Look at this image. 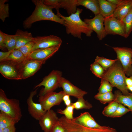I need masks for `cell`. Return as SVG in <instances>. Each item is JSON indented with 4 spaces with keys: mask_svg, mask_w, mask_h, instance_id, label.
I'll use <instances>...</instances> for the list:
<instances>
[{
    "mask_svg": "<svg viewBox=\"0 0 132 132\" xmlns=\"http://www.w3.org/2000/svg\"><path fill=\"white\" fill-rule=\"evenodd\" d=\"M125 83L127 87L132 86V76H130L129 77H126Z\"/></svg>",
    "mask_w": 132,
    "mask_h": 132,
    "instance_id": "obj_45",
    "label": "cell"
},
{
    "mask_svg": "<svg viewBox=\"0 0 132 132\" xmlns=\"http://www.w3.org/2000/svg\"><path fill=\"white\" fill-rule=\"evenodd\" d=\"M104 25L107 35H118L125 37V27L122 20L112 16L105 18Z\"/></svg>",
    "mask_w": 132,
    "mask_h": 132,
    "instance_id": "obj_9",
    "label": "cell"
},
{
    "mask_svg": "<svg viewBox=\"0 0 132 132\" xmlns=\"http://www.w3.org/2000/svg\"><path fill=\"white\" fill-rule=\"evenodd\" d=\"M99 14L104 18L112 16L117 6L108 0H98Z\"/></svg>",
    "mask_w": 132,
    "mask_h": 132,
    "instance_id": "obj_20",
    "label": "cell"
},
{
    "mask_svg": "<svg viewBox=\"0 0 132 132\" xmlns=\"http://www.w3.org/2000/svg\"><path fill=\"white\" fill-rule=\"evenodd\" d=\"M104 19L99 14L95 15L92 18H86L84 20V21L89 25L91 30L96 33L100 40H102L107 35L104 25Z\"/></svg>",
    "mask_w": 132,
    "mask_h": 132,
    "instance_id": "obj_12",
    "label": "cell"
},
{
    "mask_svg": "<svg viewBox=\"0 0 132 132\" xmlns=\"http://www.w3.org/2000/svg\"><path fill=\"white\" fill-rule=\"evenodd\" d=\"M77 6L85 7L91 11L95 15L99 14L98 0H77Z\"/></svg>",
    "mask_w": 132,
    "mask_h": 132,
    "instance_id": "obj_23",
    "label": "cell"
},
{
    "mask_svg": "<svg viewBox=\"0 0 132 132\" xmlns=\"http://www.w3.org/2000/svg\"><path fill=\"white\" fill-rule=\"evenodd\" d=\"M70 96L67 95H65L63 97V100L64 102L70 99Z\"/></svg>",
    "mask_w": 132,
    "mask_h": 132,
    "instance_id": "obj_46",
    "label": "cell"
},
{
    "mask_svg": "<svg viewBox=\"0 0 132 132\" xmlns=\"http://www.w3.org/2000/svg\"><path fill=\"white\" fill-rule=\"evenodd\" d=\"M119 103L114 100L109 103L104 108L102 113L104 116L110 117L115 112Z\"/></svg>",
    "mask_w": 132,
    "mask_h": 132,
    "instance_id": "obj_31",
    "label": "cell"
},
{
    "mask_svg": "<svg viewBox=\"0 0 132 132\" xmlns=\"http://www.w3.org/2000/svg\"><path fill=\"white\" fill-rule=\"evenodd\" d=\"M76 110L89 109L92 107V105L87 100H85L83 97L77 99V100L75 102L72 103Z\"/></svg>",
    "mask_w": 132,
    "mask_h": 132,
    "instance_id": "obj_32",
    "label": "cell"
},
{
    "mask_svg": "<svg viewBox=\"0 0 132 132\" xmlns=\"http://www.w3.org/2000/svg\"><path fill=\"white\" fill-rule=\"evenodd\" d=\"M65 104L66 106H69L72 103L70 99H69L67 100L64 101Z\"/></svg>",
    "mask_w": 132,
    "mask_h": 132,
    "instance_id": "obj_47",
    "label": "cell"
},
{
    "mask_svg": "<svg viewBox=\"0 0 132 132\" xmlns=\"http://www.w3.org/2000/svg\"><path fill=\"white\" fill-rule=\"evenodd\" d=\"M59 3L60 8L65 10L69 16L77 11V0H59Z\"/></svg>",
    "mask_w": 132,
    "mask_h": 132,
    "instance_id": "obj_24",
    "label": "cell"
},
{
    "mask_svg": "<svg viewBox=\"0 0 132 132\" xmlns=\"http://www.w3.org/2000/svg\"><path fill=\"white\" fill-rule=\"evenodd\" d=\"M132 8V0H126L118 6L112 16L120 20H122Z\"/></svg>",
    "mask_w": 132,
    "mask_h": 132,
    "instance_id": "obj_21",
    "label": "cell"
},
{
    "mask_svg": "<svg viewBox=\"0 0 132 132\" xmlns=\"http://www.w3.org/2000/svg\"><path fill=\"white\" fill-rule=\"evenodd\" d=\"M45 63L26 59L21 63V79H25L33 75Z\"/></svg>",
    "mask_w": 132,
    "mask_h": 132,
    "instance_id": "obj_13",
    "label": "cell"
},
{
    "mask_svg": "<svg viewBox=\"0 0 132 132\" xmlns=\"http://www.w3.org/2000/svg\"><path fill=\"white\" fill-rule=\"evenodd\" d=\"M83 11L82 9L77 8L76 12L68 16H65L60 12L56 15L62 19L64 25L66 28V33L71 34L74 37L82 39V33L87 36L90 37L93 31L89 25L81 19L80 14Z\"/></svg>",
    "mask_w": 132,
    "mask_h": 132,
    "instance_id": "obj_1",
    "label": "cell"
},
{
    "mask_svg": "<svg viewBox=\"0 0 132 132\" xmlns=\"http://www.w3.org/2000/svg\"><path fill=\"white\" fill-rule=\"evenodd\" d=\"M125 27V37L127 38L132 31V8L122 20Z\"/></svg>",
    "mask_w": 132,
    "mask_h": 132,
    "instance_id": "obj_29",
    "label": "cell"
},
{
    "mask_svg": "<svg viewBox=\"0 0 132 132\" xmlns=\"http://www.w3.org/2000/svg\"><path fill=\"white\" fill-rule=\"evenodd\" d=\"M32 41L34 43L32 51L39 49L60 46L62 42L60 38L53 35L37 36L33 37Z\"/></svg>",
    "mask_w": 132,
    "mask_h": 132,
    "instance_id": "obj_10",
    "label": "cell"
},
{
    "mask_svg": "<svg viewBox=\"0 0 132 132\" xmlns=\"http://www.w3.org/2000/svg\"><path fill=\"white\" fill-rule=\"evenodd\" d=\"M94 97L103 104L107 103H109L113 101L115 99L114 95L112 92L103 93L98 92L95 96Z\"/></svg>",
    "mask_w": 132,
    "mask_h": 132,
    "instance_id": "obj_27",
    "label": "cell"
},
{
    "mask_svg": "<svg viewBox=\"0 0 132 132\" xmlns=\"http://www.w3.org/2000/svg\"><path fill=\"white\" fill-rule=\"evenodd\" d=\"M72 120L77 123L88 128H99L103 126L98 124L88 112L81 113L79 116L74 117Z\"/></svg>",
    "mask_w": 132,
    "mask_h": 132,
    "instance_id": "obj_18",
    "label": "cell"
},
{
    "mask_svg": "<svg viewBox=\"0 0 132 132\" xmlns=\"http://www.w3.org/2000/svg\"><path fill=\"white\" fill-rule=\"evenodd\" d=\"M117 59L114 60L109 59L103 57L97 56L94 62L99 64L105 71L111 66Z\"/></svg>",
    "mask_w": 132,
    "mask_h": 132,
    "instance_id": "obj_28",
    "label": "cell"
},
{
    "mask_svg": "<svg viewBox=\"0 0 132 132\" xmlns=\"http://www.w3.org/2000/svg\"><path fill=\"white\" fill-rule=\"evenodd\" d=\"M90 69L95 76L101 79L105 72L99 64L94 62L91 64Z\"/></svg>",
    "mask_w": 132,
    "mask_h": 132,
    "instance_id": "obj_34",
    "label": "cell"
},
{
    "mask_svg": "<svg viewBox=\"0 0 132 132\" xmlns=\"http://www.w3.org/2000/svg\"><path fill=\"white\" fill-rule=\"evenodd\" d=\"M116 54L117 59L120 62L126 75L132 76V49L126 47H113Z\"/></svg>",
    "mask_w": 132,
    "mask_h": 132,
    "instance_id": "obj_8",
    "label": "cell"
},
{
    "mask_svg": "<svg viewBox=\"0 0 132 132\" xmlns=\"http://www.w3.org/2000/svg\"><path fill=\"white\" fill-rule=\"evenodd\" d=\"M59 0H44V4L51 9H56L57 13L60 12Z\"/></svg>",
    "mask_w": 132,
    "mask_h": 132,
    "instance_id": "obj_39",
    "label": "cell"
},
{
    "mask_svg": "<svg viewBox=\"0 0 132 132\" xmlns=\"http://www.w3.org/2000/svg\"><path fill=\"white\" fill-rule=\"evenodd\" d=\"M62 75L61 71L53 70L48 75L44 78L42 81L34 88H35L42 86H44V87L42 88L40 91L39 96L54 91L59 87Z\"/></svg>",
    "mask_w": 132,
    "mask_h": 132,
    "instance_id": "obj_6",
    "label": "cell"
},
{
    "mask_svg": "<svg viewBox=\"0 0 132 132\" xmlns=\"http://www.w3.org/2000/svg\"><path fill=\"white\" fill-rule=\"evenodd\" d=\"M65 95L63 91L58 92L53 91L39 96L38 101L42 105L44 110L47 111L54 106L59 105Z\"/></svg>",
    "mask_w": 132,
    "mask_h": 132,
    "instance_id": "obj_11",
    "label": "cell"
},
{
    "mask_svg": "<svg viewBox=\"0 0 132 132\" xmlns=\"http://www.w3.org/2000/svg\"><path fill=\"white\" fill-rule=\"evenodd\" d=\"M21 63L6 60L0 61V72L6 79L21 80Z\"/></svg>",
    "mask_w": 132,
    "mask_h": 132,
    "instance_id": "obj_7",
    "label": "cell"
},
{
    "mask_svg": "<svg viewBox=\"0 0 132 132\" xmlns=\"http://www.w3.org/2000/svg\"><path fill=\"white\" fill-rule=\"evenodd\" d=\"M4 43L8 51L15 49L16 44L15 37L14 35H11L4 33Z\"/></svg>",
    "mask_w": 132,
    "mask_h": 132,
    "instance_id": "obj_30",
    "label": "cell"
},
{
    "mask_svg": "<svg viewBox=\"0 0 132 132\" xmlns=\"http://www.w3.org/2000/svg\"><path fill=\"white\" fill-rule=\"evenodd\" d=\"M34 44V43L33 41L30 42L20 48L18 50L20 51L26 58L32 52Z\"/></svg>",
    "mask_w": 132,
    "mask_h": 132,
    "instance_id": "obj_37",
    "label": "cell"
},
{
    "mask_svg": "<svg viewBox=\"0 0 132 132\" xmlns=\"http://www.w3.org/2000/svg\"><path fill=\"white\" fill-rule=\"evenodd\" d=\"M60 46H57L35 50L33 51L26 59L41 61L45 63L47 60L58 51Z\"/></svg>",
    "mask_w": 132,
    "mask_h": 132,
    "instance_id": "obj_14",
    "label": "cell"
},
{
    "mask_svg": "<svg viewBox=\"0 0 132 132\" xmlns=\"http://www.w3.org/2000/svg\"><path fill=\"white\" fill-rule=\"evenodd\" d=\"M0 48L3 51L6 48L4 43V33L1 30L0 31Z\"/></svg>",
    "mask_w": 132,
    "mask_h": 132,
    "instance_id": "obj_41",
    "label": "cell"
},
{
    "mask_svg": "<svg viewBox=\"0 0 132 132\" xmlns=\"http://www.w3.org/2000/svg\"><path fill=\"white\" fill-rule=\"evenodd\" d=\"M38 89L31 92L27 99V103L29 114L35 119L39 121L46 111L44 110L40 103H35L33 101V97L36 94Z\"/></svg>",
    "mask_w": 132,
    "mask_h": 132,
    "instance_id": "obj_15",
    "label": "cell"
},
{
    "mask_svg": "<svg viewBox=\"0 0 132 132\" xmlns=\"http://www.w3.org/2000/svg\"><path fill=\"white\" fill-rule=\"evenodd\" d=\"M35 5L34 10L31 15L23 22L24 29L30 28L36 22L43 20L53 21L64 25L63 20L53 12L52 9L45 5L44 0H33Z\"/></svg>",
    "mask_w": 132,
    "mask_h": 132,
    "instance_id": "obj_2",
    "label": "cell"
},
{
    "mask_svg": "<svg viewBox=\"0 0 132 132\" xmlns=\"http://www.w3.org/2000/svg\"><path fill=\"white\" fill-rule=\"evenodd\" d=\"M114 95V100L119 103L127 106L132 114V93H130L129 95H124L118 90L115 91Z\"/></svg>",
    "mask_w": 132,
    "mask_h": 132,
    "instance_id": "obj_22",
    "label": "cell"
},
{
    "mask_svg": "<svg viewBox=\"0 0 132 132\" xmlns=\"http://www.w3.org/2000/svg\"><path fill=\"white\" fill-rule=\"evenodd\" d=\"M0 110L19 121L22 116L19 100L8 98L2 89H0Z\"/></svg>",
    "mask_w": 132,
    "mask_h": 132,
    "instance_id": "obj_4",
    "label": "cell"
},
{
    "mask_svg": "<svg viewBox=\"0 0 132 132\" xmlns=\"http://www.w3.org/2000/svg\"><path fill=\"white\" fill-rule=\"evenodd\" d=\"M19 121L6 114L0 112V127L3 129L14 125Z\"/></svg>",
    "mask_w": 132,
    "mask_h": 132,
    "instance_id": "obj_25",
    "label": "cell"
},
{
    "mask_svg": "<svg viewBox=\"0 0 132 132\" xmlns=\"http://www.w3.org/2000/svg\"><path fill=\"white\" fill-rule=\"evenodd\" d=\"M131 63L132 64V58L131 60Z\"/></svg>",
    "mask_w": 132,
    "mask_h": 132,
    "instance_id": "obj_50",
    "label": "cell"
},
{
    "mask_svg": "<svg viewBox=\"0 0 132 132\" xmlns=\"http://www.w3.org/2000/svg\"><path fill=\"white\" fill-rule=\"evenodd\" d=\"M129 111L130 110L128 108L125 107L122 104L119 103L115 112L110 117H120Z\"/></svg>",
    "mask_w": 132,
    "mask_h": 132,
    "instance_id": "obj_38",
    "label": "cell"
},
{
    "mask_svg": "<svg viewBox=\"0 0 132 132\" xmlns=\"http://www.w3.org/2000/svg\"><path fill=\"white\" fill-rule=\"evenodd\" d=\"M74 109V106L72 104L69 106H66L64 110L59 109L57 110V113L65 115V116L67 119L72 120L74 117H73V110Z\"/></svg>",
    "mask_w": 132,
    "mask_h": 132,
    "instance_id": "obj_35",
    "label": "cell"
},
{
    "mask_svg": "<svg viewBox=\"0 0 132 132\" xmlns=\"http://www.w3.org/2000/svg\"><path fill=\"white\" fill-rule=\"evenodd\" d=\"M12 51H9L6 52H0V62L6 59L9 56Z\"/></svg>",
    "mask_w": 132,
    "mask_h": 132,
    "instance_id": "obj_42",
    "label": "cell"
},
{
    "mask_svg": "<svg viewBox=\"0 0 132 132\" xmlns=\"http://www.w3.org/2000/svg\"><path fill=\"white\" fill-rule=\"evenodd\" d=\"M126 77L121 64L118 59L111 66L105 71L101 79L108 81L113 87L117 88L123 95H128L130 93L125 83Z\"/></svg>",
    "mask_w": 132,
    "mask_h": 132,
    "instance_id": "obj_3",
    "label": "cell"
},
{
    "mask_svg": "<svg viewBox=\"0 0 132 132\" xmlns=\"http://www.w3.org/2000/svg\"><path fill=\"white\" fill-rule=\"evenodd\" d=\"M7 0H0V19L4 22L5 19L9 17V6L8 4L5 3Z\"/></svg>",
    "mask_w": 132,
    "mask_h": 132,
    "instance_id": "obj_33",
    "label": "cell"
},
{
    "mask_svg": "<svg viewBox=\"0 0 132 132\" xmlns=\"http://www.w3.org/2000/svg\"><path fill=\"white\" fill-rule=\"evenodd\" d=\"M59 118L53 110L47 111L39 120V123L44 132H50L54 126L58 121Z\"/></svg>",
    "mask_w": 132,
    "mask_h": 132,
    "instance_id": "obj_16",
    "label": "cell"
},
{
    "mask_svg": "<svg viewBox=\"0 0 132 132\" xmlns=\"http://www.w3.org/2000/svg\"><path fill=\"white\" fill-rule=\"evenodd\" d=\"M26 59L22 53L17 49L12 50L8 58L3 60L10 61L21 63Z\"/></svg>",
    "mask_w": 132,
    "mask_h": 132,
    "instance_id": "obj_26",
    "label": "cell"
},
{
    "mask_svg": "<svg viewBox=\"0 0 132 132\" xmlns=\"http://www.w3.org/2000/svg\"><path fill=\"white\" fill-rule=\"evenodd\" d=\"M14 35L16 41L14 50H17L28 43L32 41L33 37L31 33L19 29L17 30Z\"/></svg>",
    "mask_w": 132,
    "mask_h": 132,
    "instance_id": "obj_19",
    "label": "cell"
},
{
    "mask_svg": "<svg viewBox=\"0 0 132 132\" xmlns=\"http://www.w3.org/2000/svg\"><path fill=\"white\" fill-rule=\"evenodd\" d=\"M128 90H129L132 92V86L127 87Z\"/></svg>",
    "mask_w": 132,
    "mask_h": 132,
    "instance_id": "obj_48",
    "label": "cell"
},
{
    "mask_svg": "<svg viewBox=\"0 0 132 132\" xmlns=\"http://www.w3.org/2000/svg\"><path fill=\"white\" fill-rule=\"evenodd\" d=\"M59 87H62L65 95L74 97L77 99L83 97L87 92L74 86L69 81L62 77Z\"/></svg>",
    "mask_w": 132,
    "mask_h": 132,
    "instance_id": "obj_17",
    "label": "cell"
},
{
    "mask_svg": "<svg viewBox=\"0 0 132 132\" xmlns=\"http://www.w3.org/2000/svg\"><path fill=\"white\" fill-rule=\"evenodd\" d=\"M50 132H66V131L58 121L53 127Z\"/></svg>",
    "mask_w": 132,
    "mask_h": 132,
    "instance_id": "obj_40",
    "label": "cell"
},
{
    "mask_svg": "<svg viewBox=\"0 0 132 132\" xmlns=\"http://www.w3.org/2000/svg\"><path fill=\"white\" fill-rule=\"evenodd\" d=\"M3 128L1 127H0V132H3Z\"/></svg>",
    "mask_w": 132,
    "mask_h": 132,
    "instance_id": "obj_49",
    "label": "cell"
},
{
    "mask_svg": "<svg viewBox=\"0 0 132 132\" xmlns=\"http://www.w3.org/2000/svg\"><path fill=\"white\" fill-rule=\"evenodd\" d=\"M113 87L108 81L101 79L100 85L98 89L99 92L103 93L112 92Z\"/></svg>",
    "mask_w": 132,
    "mask_h": 132,
    "instance_id": "obj_36",
    "label": "cell"
},
{
    "mask_svg": "<svg viewBox=\"0 0 132 132\" xmlns=\"http://www.w3.org/2000/svg\"><path fill=\"white\" fill-rule=\"evenodd\" d=\"M16 130L15 125H13L3 129V132H15Z\"/></svg>",
    "mask_w": 132,
    "mask_h": 132,
    "instance_id": "obj_43",
    "label": "cell"
},
{
    "mask_svg": "<svg viewBox=\"0 0 132 132\" xmlns=\"http://www.w3.org/2000/svg\"><path fill=\"white\" fill-rule=\"evenodd\" d=\"M58 121L66 132H118L115 129L109 126H103L102 128H99L87 127L73 120L67 119L64 116L59 118Z\"/></svg>",
    "mask_w": 132,
    "mask_h": 132,
    "instance_id": "obj_5",
    "label": "cell"
},
{
    "mask_svg": "<svg viewBox=\"0 0 132 132\" xmlns=\"http://www.w3.org/2000/svg\"><path fill=\"white\" fill-rule=\"evenodd\" d=\"M110 2L115 4L117 6L124 2L126 0H108Z\"/></svg>",
    "mask_w": 132,
    "mask_h": 132,
    "instance_id": "obj_44",
    "label": "cell"
}]
</instances>
